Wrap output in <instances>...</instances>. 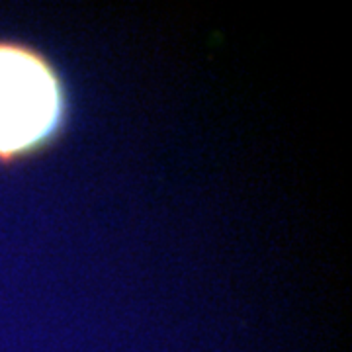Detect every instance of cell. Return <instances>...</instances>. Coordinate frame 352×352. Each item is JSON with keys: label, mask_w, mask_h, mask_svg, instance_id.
Masks as SVG:
<instances>
[{"label": "cell", "mask_w": 352, "mask_h": 352, "mask_svg": "<svg viewBox=\"0 0 352 352\" xmlns=\"http://www.w3.org/2000/svg\"><path fill=\"white\" fill-rule=\"evenodd\" d=\"M69 110V88L50 55L0 38V166L51 149L65 133Z\"/></svg>", "instance_id": "cell-1"}]
</instances>
